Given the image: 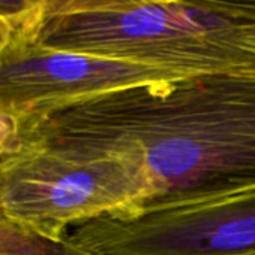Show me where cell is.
I'll return each mask as SVG.
<instances>
[{"label": "cell", "instance_id": "1", "mask_svg": "<svg viewBox=\"0 0 255 255\" xmlns=\"http://www.w3.org/2000/svg\"><path fill=\"white\" fill-rule=\"evenodd\" d=\"M27 143L139 163L151 196L137 211L255 188V76H194L103 94L30 127Z\"/></svg>", "mask_w": 255, "mask_h": 255}, {"label": "cell", "instance_id": "2", "mask_svg": "<svg viewBox=\"0 0 255 255\" xmlns=\"http://www.w3.org/2000/svg\"><path fill=\"white\" fill-rule=\"evenodd\" d=\"M16 30L51 49L184 79L255 76V0H37Z\"/></svg>", "mask_w": 255, "mask_h": 255}, {"label": "cell", "instance_id": "3", "mask_svg": "<svg viewBox=\"0 0 255 255\" xmlns=\"http://www.w3.org/2000/svg\"><path fill=\"white\" fill-rule=\"evenodd\" d=\"M151 196L139 163L27 146L0 160V214L54 244L69 227L137 211Z\"/></svg>", "mask_w": 255, "mask_h": 255}, {"label": "cell", "instance_id": "4", "mask_svg": "<svg viewBox=\"0 0 255 255\" xmlns=\"http://www.w3.org/2000/svg\"><path fill=\"white\" fill-rule=\"evenodd\" d=\"M66 242L93 255H255V188L97 218Z\"/></svg>", "mask_w": 255, "mask_h": 255}, {"label": "cell", "instance_id": "5", "mask_svg": "<svg viewBox=\"0 0 255 255\" xmlns=\"http://www.w3.org/2000/svg\"><path fill=\"white\" fill-rule=\"evenodd\" d=\"M181 79L146 66L51 49L19 30L0 51V108L19 118L27 130L103 94Z\"/></svg>", "mask_w": 255, "mask_h": 255}, {"label": "cell", "instance_id": "6", "mask_svg": "<svg viewBox=\"0 0 255 255\" xmlns=\"http://www.w3.org/2000/svg\"><path fill=\"white\" fill-rule=\"evenodd\" d=\"M0 255H93L72 247L54 244L10 223L0 214Z\"/></svg>", "mask_w": 255, "mask_h": 255}, {"label": "cell", "instance_id": "7", "mask_svg": "<svg viewBox=\"0 0 255 255\" xmlns=\"http://www.w3.org/2000/svg\"><path fill=\"white\" fill-rule=\"evenodd\" d=\"M27 148V127L15 115L0 108V160Z\"/></svg>", "mask_w": 255, "mask_h": 255}, {"label": "cell", "instance_id": "8", "mask_svg": "<svg viewBox=\"0 0 255 255\" xmlns=\"http://www.w3.org/2000/svg\"><path fill=\"white\" fill-rule=\"evenodd\" d=\"M13 31V25L7 19L0 16V51H3V48L10 42Z\"/></svg>", "mask_w": 255, "mask_h": 255}]
</instances>
